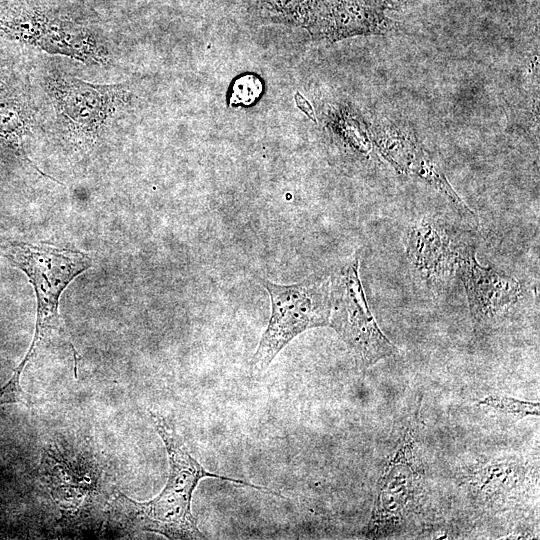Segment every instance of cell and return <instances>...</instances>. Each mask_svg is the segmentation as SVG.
<instances>
[{
  "label": "cell",
  "instance_id": "obj_7",
  "mask_svg": "<svg viewBox=\"0 0 540 540\" xmlns=\"http://www.w3.org/2000/svg\"><path fill=\"white\" fill-rule=\"evenodd\" d=\"M457 268L462 278L471 315L487 323L517 302L520 282L490 267L480 265L471 246L460 248Z\"/></svg>",
  "mask_w": 540,
  "mask_h": 540
},
{
  "label": "cell",
  "instance_id": "obj_9",
  "mask_svg": "<svg viewBox=\"0 0 540 540\" xmlns=\"http://www.w3.org/2000/svg\"><path fill=\"white\" fill-rule=\"evenodd\" d=\"M459 250L433 221H418L408 232V257L415 269L430 281L442 279L457 268Z\"/></svg>",
  "mask_w": 540,
  "mask_h": 540
},
{
  "label": "cell",
  "instance_id": "obj_12",
  "mask_svg": "<svg viewBox=\"0 0 540 540\" xmlns=\"http://www.w3.org/2000/svg\"><path fill=\"white\" fill-rule=\"evenodd\" d=\"M478 403L479 405L488 406L500 412L518 417L539 415V403L523 401L508 396L490 395Z\"/></svg>",
  "mask_w": 540,
  "mask_h": 540
},
{
  "label": "cell",
  "instance_id": "obj_3",
  "mask_svg": "<svg viewBox=\"0 0 540 540\" xmlns=\"http://www.w3.org/2000/svg\"><path fill=\"white\" fill-rule=\"evenodd\" d=\"M261 284L271 299V315L251 362L258 373L296 336L328 326L332 308L331 277H310L291 285L261 279Z\"/></svg>",
  "mask_w": 540,
  "mask_h": 540
},
{
  "label": "cell",
  "instance_id": "obj_2",
  "mask_svg": "<svg viewBox=\"0 0 540 540\" xmlns=\"http://www.w3.org/2000/svg\"><path fill=\"white\" fill-rule=\"evenodd\" d=\"M5 257L23 271L32 284L37 315L31 346L15 369L10 382L20 384L21 374L39 345L59 330V298L70 282L92 266L91 258L80 251L46 243H9Z\"/></svg>",
  "mask_w": 540,
  "mask_h": 540
},
{
  "label": "cell",
  "instance_id": "obj_5",
  "mask_svg": "<svg viewBox=\"0 0 540 540\" xmlns=\"http://www.w3.org/2000/svg\"><path fill=\"white\" fill-rule=\"evenodd\" d=\"M46 87L68 127L89 138L98 134L126 100L122 85H95L61 72L47 77Z\"/></svg>",
  "mask_w": 540,
  "mask_h": 540
},
{
  "label": "cell",
  "instance_id": "obj_1",
  "mask_svg": "<svg viewBox=\"0 0 540 540\" xmlns=\"http://www.w3.org/2000/svg\"><path fill=\"white\" fill-rule=\"evenodd\" d=\"M150 415L168 454L169 475L164 489L149 501L137 502L118 494L114 510L123 526L158 533L169 539H207L199 530L191 511L193 492L203 478H215L277 494L267 487L206 470L190 454L180 435L165 417L152 411Z\"/></svg>",
  "mask_w": 540,
  "mask_h": 540
},
{
  "label": "cell",
  "instance_id": "obj_6",
  "mask_svg": "<svg viewBox=\"0 0 540 540\" xmlns=\"http://www.w3.org/2000/svg\"><path fill=\"white\" fill-rule=\"evenodd\" d=\"M373 139L378 151L396 170L425 181L448 200L461 218L477 224L476 214L454 191L441 167L411 129L395 124L378 126L373 131Z\"/></svg>",
  "mask_w": 540,
  "mask_h": 540
},
{
  "label": "cell",
  "instance_id": "obj_13",
  "mask_svg": "<svg viewBox=\"0 0 540 540\" xmlns=\"http://www.w3.org/2000/svg\"><path fill=\"white\" fill-rule=\"evenodd\" d=\"M263 90L261 80L252 74L237 78L232 87L229 105H251L260 96Z\"/></svg>",
  "mask_w": 540,
  "mask_h": 540
},
{
  "label": "cell",
  "instance_id": "obj_11",
  "mask_svg": "<svg viewBox=\"0 0 540 540\" xmlns=\"http://www.w3.org/2000/svg\"><path fill=\"white\" fill-rule=\"evenodd\" d=\"M27 127L21 110L8 98L0 94V137L16 150H21V141Z\"/></svg>",
  "mask_w": 540,
  "mask_h": 540
},
{
  "label": "cell",
  "instance_id": "obj_8",
  "mask_svg": "<svg viewBox=\"0 0 540 540\" xmlns=\"http://www.w3.org/2000/svg\"><path fill=\"white\" fill-rule=\"evenodd\" d=\"M305 27L315 36L336 41L354 35L385 34L393 23L368 0H313Z\"/></svg>",
  "mask_w": 540,
  "mask_h": 540
},
{
  "label": "cell",
  "instance_id": "obj_10",
  "mask_svg": "<svg viewBox=\"0 0 540 540\" xmlns=\"http://www.w3.org/2000/svg\"><path fill=\"white\" fill-rule=\"evenodd\" d=\"M262 17L306 26L313 0H254Z\"/></svg>",
  "mask_w": 540,
  "mask_h": 540
},
{
  "label": "cell",
  "instance_id": "obj_4",
  "mask_svg": "<svg viewBox=\"0 0 540 540\" xmlns=\"http://www.w3.org/2000/svg\"><path fill=\"white\" fill-rule=\"evenodd\" d=\"M329 325L345 342L360 368H368L397 352L374 319L359 278L355 257L331 277Z\"/></svg>",
  "mask_w": 540,
  "mask_h": 540
},
{
  "label": "cell",
  "instance_id": "obj_14",
  "mask_svg": "<svg viewBox=\"0 0 540 540\" xmlns=\"http://www.w3.org/2000/svg\"><path fill=\"white\" fill-rule=\"evenodd\" d=\"M370 3L377 7H390L392 8L396 0H368Z\"/></svg>",
  "mask_w": 540,
  "mask_h": 540
}]
</instances>
